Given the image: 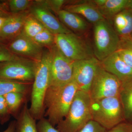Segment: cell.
I'll use <instances>...</instances> for the list:
<instances>
[{"label": "cell", "instance_id": "30", "mask_svg": "<svg viewBox=\"0 0 132 132\" xmlns=\"http://www.w3.org/2000/svg\"><path fill=\"white\" fill-rule=\"evenodd\" d=\"M38 132H60L55 128L47 119L42 118L37 124Z\"/></svg>", "mask_w": 132, "mask_h": 132}, {"label": "cell", "instance_id": "31", "mask_svg": "<svg viewBox=\"0 0 132 132\" xmlns=\"http://www.w3.org/2000/svg\"><path fill=\"white\" fill-rule=\"evenodd\" d=\"M107 132H132V123L124 121L108 130Z\"/></svg>", "mask_w": 132, "mask_h": 132}, {"label": "cell", "instance_id": "26", "mask_svg": "<svg viewBox=\"0 0 132 132\" xmlns=\"http://www.w3.org/2000/svg\"><path fill=\"white\" fill-rule=\"evenodd\" d=\"M32 1L29 0H10L7 1L10 13L12 14L22 13L31 6Z\"/></svg>", "mask_w": 132, "mask_h": 132}, {"label": "cell", "instance_id": "36", "mask_svg": "<svg viewBox=\"0 0 132 132\" xmlns=\"http://www.w3.org/2000/svg\"><path fill=\"white\" fill-rule=\"evenodd\" d=\"M130 37H131V38L132 39V34L131 35H130Z\"/></svg>", "mask_w": 132, "mask_h": 132}, {"label": "cell", "instance_id": "23", "mask_svg": "<svg viewBox=\"0 0 132 132\" xmlns=\"http://www.w3.org/2000/svg\"><path fill=\"white\" fill-rule=\"evenodd\" d=\"M43 25L32 15L26 17L22 32L26 36L32 39L39 33L45 29Z\"/></svg>", "mask_w": 132, "mask_h": 132}, {"label": "cell", "instance_id": "34", "mask_svg": "<svg viewBox=\"0 0 132 132\" xmlns=\"http://www.w3.org/2000/svg\"><path fill=\"white\" fill-rule=\"evenodd\" d=\"M16 125V121H12L10 123L6 129L2 132H15Z\"/></svg>", "mask_w": 132, "mask_h": 132}, {"label": "cell", "instance_id": "27", "mask_svg": "<svg viewBox=\"0 0 132 132\" xmlns=\"http://www.w3.org/2000/svg\"><path fill=\"white\" fill-rule=\"evenodd\" d=\"M18 58L16 55L10 52L7 45L0 40V63L12 61Z\"/></svg>", "mask_w": 132, "mask_h": 132}, {"label": "cell", "instance_id": "24", "mask_svg": "<svg viewBox=\"0 0 132 132\" xmlns=\"http://www.w3.org/2000/svg\"><path fill=\"white\" fill-rule=\"evenodd\" d=\"M25 94L19 92H12L3 96L11 115H15L23 102Z\"/></svg>", "mask_w": 132, "mask_h": 132}, {"label": "cell", "instance_id": "28", "mask_svg": "<svg viewBox=\"0 0 132 132\" xmlns=\"http://www.w3.org/2000/svg\"><path fill=\"white\" fill-rule=\"evenodd\" d=\"M10 114L4 96H0V123L2 125L7 122Z\"/></svg>", "mask_w": 132, "mask_h": 132}, {"label": "cell", "instance_id": "13", "mask_svg": "<svg viewBox=\"0 0 132 132\" xmlns=\"http://www.w3.org/2000/svg\"><path fill=\"white\" fill-rule=\"evenodd\" d=\"M102 67L121 81L132 76V68L125 63L116 52L100 62Z\"/></svg>", "mask_w": 132, "mask_h": 132}, {"label": "cell", "instance_id": "33", "mask_svg": "<svg viewBox=\"0 0 132 132\" xmlns=\"http://www.w3.org/2000/svg\"><path fill=\"white\" fill-rule=\"evenodd\" d=\"M12 14L9 10L7 1H0V17L7 18Z\"/></svg>", "mask_w": 132, "mask_h": 132}, {"label": "cell", "instance_id": "37", "mask_svg": "<svg viewBox=\"0 0 132 132\" xmlns=\"http://www.w3.org/2000/svg\"></svg>", "mask_w": 132, "mask_h": 132}, {"label": "cell", "instance_id": "1", "mask_svg": "<svg viewBox=\"0 0 132 132\" xmlns=\"http://www.w3.org/2000/svg\"><path fill=\"white\" fill-rule=\"evenodd\" d=\"M78 90L77 85L73 80L61 86L48 87L44 105L46 108L47 119L54 127L67 115Z\"/></svg>", "mask_w": 132, "mask_h": 132}, {"label": "cell", "instance_id": "7", "mask_svg": "<svg viewBox=\"0 0 132 132\" xmlns=\"http://www.w3.org/2000/svg\"><path fill=\"white\" fill-rule=\"evenodd\" d=\"M50 86H61L72 80L74 62L66 57L55 45L50 49Z\"/></svg>", "mask_w": 132, "mask_h": 132}, {"label": "cell", "instance_id": "3", "mask_svg": "<svg viewBox=\"0 0 132 132\" xmlns=\"http://www.w3.org/2000/svg\"><path fill=\"white\" fill-rule=\"evenodd\" d=\"M92 99L88 93L78 90L67 114L57 125L60 132H78L90 121Z\"/></svg>", "mask_w": 132, "mask_h": 132}, {"label": "cell", "instance_id": "32", "mask_svg": "<svg viewBox=\"0 0 132 132\" xmlns=\"http://www.w3.org/2000/svg\"><path fill=\"white\" fill-rule=\"evenodd\" d=\"M67 1L64 0H55V1H47V5L50 7L52 9L57 13L58 11L61 10L62 6L65 4Z\"/></svg>", "mask_w": 132, "mask_h": 132}, {"label": "cell", "instance_id": "2", "mask_svg": "<svg viewBox=\"0 0 132 132\" xmlns=\"http://www.w3.org/2000/svg\"><path fill=\"white\" fill-rule=\"evenodd\" d=\"M50 50L43 52L40 60L38 62L31 93L29 111L35 120L41 119L45 110V95L50 80Z\"/></svg>", "mask_w": 132, "mask_h": 132}, {"label": "cell", "instance_id": "8", "mask_svg": "<svg viewBox=\"0 0 132 132\" xmlns=\"http://www.w3.org/2000/svg\"><path fill=\"white\" fill-rule=\"evenodd\" d=\"M121 83L117 77L104 70L100 65L88 93L92 100L119 97Z\"/></svg>", "mask_w": 132, "mask_h": 132}, {"label": "cell", "instance_id": "22", "mask_svg": "<svg viewBox=\"0 0 132 132\" xmlns=\"http://www.w3.org/2000/svg\"><path fill=\"white\" fill-rule=\"evenodd\" d=\"M116 52L128 65L132 68V39L130 36L120 37Z\"/></svg>", "mask_w": 132, "mask_h": 132}, {"label": "cell", "instance_id": "17", "mask_svg": "<svg viewBox=\"0 0 132 132\" xmlns=\"http://www.w3.org/2000/svg\"><path fill=\"white\" fill-rule=\"evenodd\" d=\"M120 37L130 36L132 34V10L127 8L116 15L111 24Z\"/></svg>", "mask_w": 132, "mask_h": 132}, {"label": "cell", "instance_id": "10", "mask_svg": "<svg viewBox=\"0 0 132 132\" xmlns=\"http://www.w3.org/2000/svg\"><path fill=\"white\" fill-rule=\"evenodd\" d=\"M100 65V61L95 57L74 62L72 80L78 90L89 93Z\"/></svg>", "mask_w": 132, "mask_h": 132}, {"label": "cell", "instance_id": "12", "mask_svg": "<svg viewBox=\"0 0 132 132\" xmlns=\"http://www.w3.org/2000/svg\"><path fill=\"white\" fill-rule=\"evenodd\" d=\"M32 15L45 28L54 35L72 32L59 21L47 8L41 6L35 7L32 10Z\"/></svg>", "mask_w": 132, "mask_h": 132}, {"label": "cell", "instance_id": "19", "mask_svg": "<svg viewBox=\"0 0 132 132\" xmlns=\"http://www.w3.org/2000/svg\"><path fill=\"white\" fill-rule=\"evenodd\" d=\"M128 2L129 0H106L98 9L104 19L111 24L115 15L127 8Z\"/></svg>", "mask_w": 132, "mask_h": 132}, {"label": "cell", "instance_id": "35", "mask_svg": "<svg viewBox=\"0 0 132 132\" xmlns=\"http://www.w3.org/2000/svg\"><path fill=\"white\" fill-rule=\"evenodd\" d=\"M127 8L129 9L132 10V0H129Z\"/></svg>", "mask_w": 132, "mask_h": 132}, {"label": "cell", "instance_id": "11", "mask_svg": "<svg viewBox=\"0 0 132 132\" xmlns=\"http://www.w3.org/2000/svg\"><path fill=\"white\" fill-rule=\"evenodd\" d=\"M7 45L13 53L28 57L36 61L40 60L43 53L42 46L22 32Z\"/></svg>", "mask_w": 132, "mask_h": 132}, {"label": "cell", "instance_id": "16", "mask_svg": "<svg viewBox=\"0 0 132 132\" xmlns=\"http://www.w3.org/2000/svg\"><path fill=\"white\" fill-rule=\"evenodd\" d=\"M56 13L60 21L71 32L82 35L88 31L89 23L79 15L64 9L61 10Z\"/></svg>", "mask_w": 132, "mask_h": 132}, {"label": "cell", "instance_id": "9", "mask_svg": "<svg viewBox=\"0 0 132 132\" xmlns=\"http://www.w3.org/2000/svg\"><path fill=\"white\" fill-rule=\"evenodd\" d=\"M37 63L19 58L0 63V77L22 82L34 80Z\"/></svg>", "mask_w": 132, "mask_h": 132}, {"label": "cell", "instance_id": "6", "mask_svg": "<svg viewBox=\"0 0 132 132\" xmlns=\"http://www.w3.org/2000/svg\"><path fill=\"white\" fill-rule=\"evenodd\" d=\"M55 45L73 61L94 57L93 48L82 37L73 32L55 35Z\"/></svg>", "mask_w": 132, "mask_h": 132}, {"label": "cell", "instance_id": "4", "mask_svg": "<svg viewBox=\"0 0 132 132\" xmlns=\"http://www.w3.org/2000/svg\"><path fill=\"white\" fill-rule=\"evenodd\" d=\"M91 110L92 120L107 130L126 121L119 97L92 100Z\"/></svg>", "mask_w": 132, "mask_h": 132}, {"label": "cell", "instance_id": "25", "mask_svg": "<svg viewBox=\"0 0 132 132\" xmlns=\"http://www.w3.org/2000/svg\"><path fill=\"white\" fill-rule=\"evenodd\" d=\"M32 39L38 45L42 46H53L55 44V35L45 28Z\"/></svg>", "mask_w": 132, "mask_h": 132}, {"label": "cell", "instance_id": "20", "mask_svg": "<svg viewBox=\"0 0 132 132\" xmlns=\"http://www.w3.org/2000/svg\"><path fill=\"white\" fill-rule=\"evenodd\" d=\"M15 132H38L36 120L32 116L27 105L24 106L16 122Z\"/></svg>", "mask_w": 132, "mask_h": 132}, {"label": "cell", "instance_id": "15", "mask_svg": "<svg viewBox=\"0 0 132 132\" xmlns=\"http://www.w3.org/2000/svg\"><path fill=\"white\" fill-rule=\"evenodd\" d=\"M65 10L81 15L93 24L105 19L93 1H79L67 5Z\"/></svg>", "mask_w": 132, "mask_h": 132}, {"label": "cell", "instance_id": "21", "mask_svg": "<svg viewBox=\"0 0 132 132\" xmlns=\"http://www.w3.org/2000/svg\"><path fill=\"white\" fill-rule=\"evenodd\" d=\"M27 90V86L24 82L0 77V96L12 92L25 94Z\"/></svg>", "mask_w": 132, "mask_h": 132}, {"label": "cell", "instance_id": "5", "mask_svg": "<svg viewBox=\"0 0 132 132\" xmlns=\"http://www.w3.org/2000/svg\"><path fill=\"white\" fill-rule=\"evenodd\" d=\"M93 40L94 57L101 62L117 51L120 37L112 24L104 19L94 24Z\"/></svg>", "mask_w": 132, "mask_h": 132}, {"label": "cell", "instance_id": "29", "mask_svg": "<svg viewBox=\"0 0 132 132\" xmlns=\"http://www.w3.org/2000/svg\"><path fill=\"white\" fill-rule=\"evenodd\" d=\"M107 131L96 121L91 120L78 132H107Z\"/></svg>", "mask_w": 132, "mask_h": 132}, {"label": "cell", "instance_id": "18", "mask_svg": "<svg viewBox=\"0 0 132 132\" xmlns=\"http://www.w3.org/2000/svg\"><path fill=\"white\" fill-rule=\"evenodd\" d=\"M119 98L125 121L132 123V76L121 81Z\"/></svg>", "mask_w": 132, "mask_h": 132}, {"label": "cell", "instance_id": "14", "mask_svg": "<svg viewBox=\"0 0 132 132\" xmlns=\"http://www.w3.org/2000/svg\"><path fill=\"white\" fill-rule=\"evenodd\" d=\"M27 15L26 13H20L7 17L0 29V40L7 44L19 35Z\"/></svg>", "mask_w": 132, "mask_h": 132}]
</instances>
